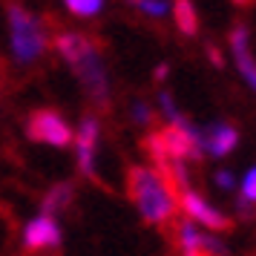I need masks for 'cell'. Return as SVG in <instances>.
<instances>
[{
    "instance_id": "cell-1",
    "label": "cell",
    "mask_w": 256,
    "mask_h": 256,
    "mask_svg": "<svg viewBox=\"0 0 256 256\" xmlns=\"http://www.w3.org/2000/svg\"><path fill=\"white\" fill-rule=\"evenodd\" d=\"M127 193L147 224H167L178 213V190L158 167H147V164L130 167Z\"/></svg>"
},
{
    "instance_id": "cell-2",
    "label": "cell",
    "mask_w": 256,
    "mask_h": 256,
    "mask_svg": "<svg viewBox=\"0 0 256 256\" xmlns=\"http://www.w3.org/2000/svg\"><path fill=\"white\" fill-rule=\"evenodd\" d=\"M55 49L70 64V70L75 72L86 95L98 106H104L110 101V75H106L104 58H101V49L95 46V40H90L81 32H58Z\"/></svg>"
},
{
    "instance_id": "cell-3",
    "label": "cell",
    "mask_w": 256,
    "mask_h": 256,
    "mask_svg": "<svg viewBox=\"0 0 256 256\" xmlns=\"http://www.w3.org/2000/svg\"><path fill=\"white\" fill-rule=\"evenodd\" d=\"M9 38H12V55L18 64H35L46 52V35L35 14L20 3H9Z\"/></svg>"
},
{
    "instance_id": "cell-4",
    "label": "cell",
    "mask_w": 256,
    "mask_h": 256,
    "mask_svg": "<svg viewBox=\"0 0 256 256\" xmlns=\"http://www.w3.org/2000/svg\"><path fill=\"white\" fill-rule=\"evenodd\" d=\"M20 244H24V250L38 254V256L55 254L64 244V224H60V219L52 216V213H44V210L35 213L20 228Z\"/></svg>"
},
{
    "instance_id": "cell-5",
    "label": "cell",
    "mask_w": 256,
    "mask_h": 256,
    "mask_svg": "<svg viewBox=\"0 0 256 256\" xmlns=\"http://www.w3.org/2000/svg\"><path fill=\"white\" fill-rule=\"evenodd\" d=\"M70 121L60 116L58 110H35L26 118V136L35 144H46V147H70L72 144Z\"/></svg>"
},
{
    "instance_id": "cell-6",
    "label": "cell",
    "mask_w": 256,
    "mask_h": 256,
    "mask_svg": "<svg viewBox=\"0 0 256 256\" xmlns=\"http://www.w3.org/2000/svg\"><path fill=\"white\" fill-rule=\"evenodd\" d=\"M178 210L184 213V219H190L193 224L204 228V230L219 233V230H228V228H230V216L222 213L216 204H210L202 193L190 190V187L178 190Z\"/></svg>"
},
{
    "instance_id": "cell-7",
    "label": "cell",
    "mask_w": 256,
    "mask_h": 256,
    "mask_svg": "<svg viewBox=\"0 0 256 256\" xmlns=\"http://www.w3.org/2000/svg\"><path fill=\"white\" fill-rule=\"evenodd\" d=\"M176 244L182 256H228V248L213 230H204L190 219H182L176 228Z\"/></svg>"
},
{
    "instance_id": "cell-8",
    "label": "cell",
    "mask_w": 256,
    "mask_h": 256,
    "mask_svg": "<svg viewBox=\"0 0 256 256\" xmlns=\"http://www.w3.org/2000/svg\"><path fill=\"white\" fill-rule=\"evenodd\" d=\"M98 144H101V121L95 116H84L78 130L72 132V147H75V162L78 173L92 178L98 170Z\"/></svg>"
},
{
    "instance_id": "cell-9",
    "label": "cell",
    "mask_w": 256,
    "mask_h": 256,
    "mask_svg": "<svg viewBox=\"0 0 256 256\" xmlns=\"http://www.w3.org/2000/svg\"><path fill=\"white\" fill-rule=\"evenodd\" d=\"M198 138H202V152L204 156H213V158H224L236 150L239 144V130L233 124H224V121H216L210 127H198Z\"/></svg>"
},
{
    "instance_id": "cell-10",
    "label": "cell",
    "mask_w": 256,
    "mask_h": 256,
    "mask_svg": "<svg viewBox=\"0 0 256 256\" xmlns=\"http://www.w3.org/2000/svg\"><path fill=\"white\" fill-rule=\"evenodd\" d=\"M230 49H233V58H236V66H239V72H242V78L256 92V58L250 55V46H248V29H244V26H233Z\"/></svg>"
},
{
    "instance_id": "cell-11",
    "label": "cell",
    "mask_w": 256,
    "mask_h": 256,
    "mask_svg": "<svg viewBox=\"0 0 256 256\" xmlns=\"http://www.w3.org/2000/svg\"><path fill=\"white\" fill-rule=\"evenodd\" d=\"M72 198H75V187L70 182H60V184H52L44 193V202H40V210L44 213H52V216H60L64 210L72 208Z\"/></svg>"
},
{
    "instance_id": "cell-12",
    "label": "cell",
    "mask_w": 256,
    "mask_h": 256,
    "mask_svg": "<svg viewBox=\"0 0 256 256\" xmlns=\"http://www.w3.org/2000/svg\"><path fill=\"white\" fill-rule=\"evenodd\" d=\"M170 12H173L176 26L182 29V35L193 38L198 32V14H196V6L190 0H176V3H170Z\"/></svg>"
},
{
    "instance_id": "cell-13",
    "label": "cell",
    "mask_w": 256,
    "mask_h": 256,
    "mask_svg": "<svg viewBox=\"0 0 256 256\" xmlns=\"http://www.w3.org/2000/svg\"><path fill=\"white\" fill-rule=\"evenodd\" d=\"M236 187H239V208H242L244 213H250L254 204H256V164L242 176V182Z\"/></svg>"
},
{
    "instance_id": "cell-14",
    "label": "cell",
    "mask_w": 256,
    "mask_h": 256,
    "mask_svg": "<svg viewBox=\"0 0 256 256\" xmlns=\"http://www.w3.org/2000/svg\"><path fill=\"white\" fill-rule=\"evenodd\" d=\"M158 110H162V116L167 118V124H187L184 112L176 106L173 95L167 92V90H162V92H158Z\"/></svg>"
},
{
    "instance_id": "cell-15",
    "label": "cell",
    "mask_w": 256,
    "mask_h": 256,
    "mask_svg": "<svg viewBox=\"0 0 256 256\" xmlns=\"http://www.w3.org/2000/svg\"><path fill=\"white\" fill-rule=\"evenodd\" d=\"M104 3L106 0H64V6L72 14H78V18H95V14L104 9Z\"/></svg>"
},
{
    "instance_id": "cell-16",
    "label": "cell",
    "mask_w": 256,
    "mask_h": 256,
    "mask_svg": "<svg viewBox=\"0 0 256 256\" xmlns=\"http://www.w3.org/2000/svg\"><path fill=\"white\" fill-rule=\"evenodd\" d=\"M132 6H136L138 12L150 14V18H164V14H170V3H167V0H132Z\"/></svg>"
},
{
    "instance_id": "cell-17",
    "label": "cell",
    "mask_w": 256,
    "mask_h": 256,
    "mask_svg": "<svg viewBox=\"0 0 256 256\" xmlns=\"http://www.w3.org/2000/svg\"><path fill=\"white\" fill-rule=\"evenodd\" d=\"M130 116H132V121H136L138 127H150L152 124V106L144 104V101H132V104H130Z\"/></svg>"
},
{
    "instance_id": "cell-18",
    "label": "cell",
    "mask_w": 256,
    "mask_h": 256,
    "mask_svg": "<svg viewBox=\"0 0 256 256\" xmlns=\"http://www.w3.org/2000/svg\"><path fill=\"white\" fill-rule=\"evenodd\" d=\"M213 182H216V187H219V190H224V193H230L233 187H236V176H233L230 170H216V176H213Z\"/></svg>"
},
{
    "instance_id": "cell-19",
    "label": "cell",
    "mask_w": 256,
    "mask_h": 256,
    "mask_svg": "<svg viewBox=\"0 0 256 256\" xmlns=\"http://www.w3.org/2000/svg\"><path fill=\"white\" fill-rule=\"evenodd\" d=\"M208 55H210V60H213V64H216V66H222V55H219V49L208 46Z\"/></svg>"
},
{
    "instance_id": "cell-20",
    "label": "cell",
    "mask_w": 256,
    "mask_h": 256,
    "mask_svg": "<svg viewBox=\"0 0 256 256\" xmlns=\"http://www.w3.org/2000/svg\"><path fill=\"white\" fill-rule=\"evenodd\" d=\"M156 78H158V81H164V78H167V64H162V66L156 70Z\"/></svg>"
},
{
    "instance_id": "cell-21",
    "label": "cell",
    "mask_w": 256,
    "mask_h": 256,
    "mask_svg": "<svg viewBox=\"0 0 256 256\" xmlns=\"http://www.w3.org/2000/svg\"><path fill=\"white\" fill-rule=\"evenodd\" d=\"M233 3H250V0H233Z\"/></svg>"
}]
</instances>
